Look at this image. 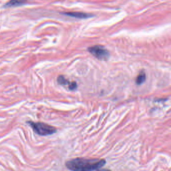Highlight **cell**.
Wrapping results in <instances>:
<instances>
[{
    "mask_svg": "<svg viewBox=\"0 0 171 171\" xmlns=\"http://www.w3.org/2000/svg\"><path fill=\"white\" fill-rule=\"evenodd\" d=\"M106 164L104 159H89L85 158H75L66 163V166L72 171H94L102 168Z\"/></svg>",
    "mask_w": 171,
    "mask_h": 171,
    "instance_id": "6da1fadb",
    "label": "cell"
},
{
    "mask_svg": "<svg viewBox=\"0 0 171 171\" xmlns=\"http://www.w3.org/2000/svg\"><path fill=\"white\" fill-rule=\"evenodd\" d=\"M31 127L34 132L37 135L46 136L54 134L56 132V129L54 127L43 122H35L32 121L27 122Z\"/></svg>",
    "mask_w": 171,
    "mask_h": 171,
    "instance_id": "7a4b0ae2",
    "label": "cell"
},
{
    "mask_svg": "<svg viewBox=\"0 0 171 171\" xmlns=\"http://www.w3.org/2000/svg\"><path fill=\"white\" fill-rule=\"evenodd\" d=\"M91 54L100 60H107L109 57V53L104 47L99 45L92 46L88 48Z\"/></svg>",
    "mask_w": 171,
    "mask_h": 171,
    "instance_id": "3957f363",
    "label": "cell"
},
{
    "mask_svg": "<svg viewBox=\"0 0 171 171\" xmlns=\"http://www.w3.org/2000/svg\"><path fill=\"white\" fill-rule=\"evenodd\" d=\"M68 16L71 17L78 19H87L92 17L93 15L90 14L81 13V12H66L63 13Z\"/></svg>",
    "mask_w": 171,
    "mask_h": 171,
    "instance_id": "277c9868",
    "label": "cell"
},
{
    "mask_svg": "<svg viewBox=\"0 0 171 171\" xmlns=\"http://www.w3.org/2000/svg\"><path fill=\"white\" fill-rule=\"evenodd\" d=\"M26 2V0H10L6 5L5 7H13L19 6L25 4Z\"/></svg>",
    "mask_w": 171,
    "mask_h": 171,
    "instance_id": "5b68a950",
    "label": "cell"
},
{
    "mask_svg": "<svg viewBox=\"0 0 171 171\" xmlns=\"http://www.w3.org/2000/svg\"><path fill=\"white\" fill-rule=\"evenodd\" d=\"M146 80V75L144 71H141L137 76L136 80H135V83L137 85L140 86L143 84V82H145Z\"/></svg>",
    "mask_w": 171,
    "mask_h": 171,
    "instance_id": "8992f818",
    "label": "cell"
},
{
    "mask_svg": "<svg viewBox=\"0 0 171 171\" xmlns=\"http://www.w3.org/2000/svg\"><path fill=\"white\" fill-rule=\"evenodd\" d=\"M57 82L58 84L61 86H67L69 87L70 84H71V82L69 81L67 79H66L64 76L60 75L58 78Z\"/></svg>",
    "mask_w": 171,
    "mask_h": 171,
    "instance_id": "52a82bcc",
    "label": "cell"
},
{
    "mask_svg": "<svg viewBox=\"0 0 171 171\" xmlns=\"http://www.w3.org/2000/svg\"><path fill=\"white\" fill-rule=\"evenodd\" d=\"M77 87H78V84L76 83V82H71L70 85L68 87V88L70 91H75L77 88Z\"/></svg>",
    "mask_w": 171,
    "mask_h": 171,
    "instance_id": "ba28073f",
    "label": "cell"
}]
</instances>
